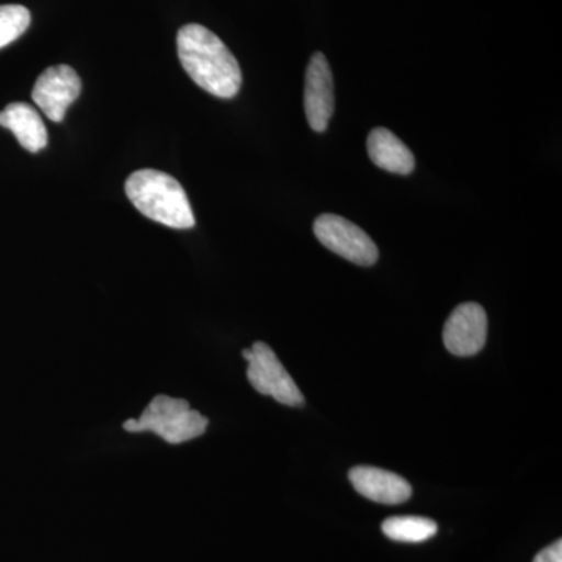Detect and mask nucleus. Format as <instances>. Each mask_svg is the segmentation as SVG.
<instances>
[{
	"label": "nucleus",
	"mask_w": 562,
	"mask_h": 562,
	"mask_svg": "<svg viewBox=\"0 0 562 562\" xmlns=\"http://www.w3.org/2000/svg\"><path fill=\"white\" fill-rule=\"evenodd\" d=\"M177 54L191 80L220 99H232L241 90L243 74L231 49L201 24L183 25L177 33Z\"/></svg>",
	"instance_id": "obj_1"
},
{
	"label": "nucleus",
	"mask_w": 562,
	"mask_h": 562,
	"mask_svg": "<svg viewBox=\"0 0 562 562\" xmlns=\"http://www.w3.org/2000/svg\"><path fill=\"white\" fill-rule=\"evenodd\" d=\"M303 105L310 127L317 133L327 131L335 113V90L330 65L321 52L313 55L306 68Z\"/></svg>",
	"instance_id": "obj_8"
},
{
	"label": "nucleus",
	"mask_w": 562,
	"mask_h": 562,
	"mask_svg": "<svg viewBox=\"0 0 562 562\" xmlns=\"http://www.w3.org/2000/svg\"><path fill=\"white\" fill-rule=\"evenodd\" d=\"M125 194L140 214L158 224L177 231L195 225L187 191L168 173L154 169L133 172L125 181Z\"/></svg>",
	"instance_id": "obj_2"
},
{
	"label": "nucleus",
	"mask_w": 562,
	"mask_h": 562,
	"mask_svg": "<svg viewBox=\"0 0 562 562\" xmlns=\"http://www.w3.org/2000/svg\"><path fill=\"white\" fill-rule=\"evenodd\" d=\"M243 357L249 362L247 379L255 391L269 395L281 405L302 406L305 403L297 384L268 344L255 342L251 349L243 350Z\"/></svg>",
	"instance_id": "obj_4"
},
{
	"label": "nucleus",
	"mask_w": 562,
	"mask_h": 562,
	"mask_svg": "<svg viewBox=\"0 0 562 562\" xmlns=\"http://www.w3.org/2000/svg\"><path fill=\"white\" fill-rule=\"evenodd\" d=\"M487 316L479 303H462L443 325V346L457 357H472L486 344Z\"/></svg>",
	"instance_id": "obj_7"
},
{
	"label": "nucleus",
	"mask_w": 562,
	"mask_h": 562,
	"mask_svg": "<svg viewBox=\"0 0 562 562\" xmlns=\"http://www.w3.org/2000/svg\"><path fill=\"white\" fill-rule=\"evenodd\" d=\"M80 92L79 74L70 66L57 65L41 74L33 87L32 99L52 122H61Z\"/></svg>",
	"instance_id": "obj_6"
},
{
	"label": "nucleus",
	"mask_w": 562,
	"mask_h": 562,
	"mask_svg": "<svg viewBox=\"0 0 562 562\" xmlns=\"http://www.w3.org/2000/svg\"><path fill=\"white\" fill-rule=\"evenodd\" d=\"M0 127L9 128L25 150L36 154L47 146V128L38 111L24 102L10 103L0 111Z\"/></svg>",
	"instance_id": "obj_10"
},
{
	"label": "nucleus",
	"mask_w": 562,
	"mask_h": 562,
	"mask_svg": "<svg viewBox=\"0 0 562 562\" xmlns=\"http://www.w3.org/2000/svg\"><path fill=\"white\" fill-rule=\"evenodd\" d=\"M314 235L333 254L358 266H373L379 260V249L371 236L353 222L336 214H322L314 221Z\"/></svg>",
	"instance_id": "obj_5"
},
{
	"label": "nucleus",
	"mask_w": 562,
	"mask_h": 562,
	"mask_svg": "<svg viewBox=\"0 0 562 562\" xmlns=\"http://www.w3.org/2000/svg\"><path fill=\"white\" fill-rule=\"evenodd\" d=\"M535 562H562V542L557 541L552 546L543 549L535 558Z\"/></svg>",
	"instance_id": "obj_14"
},
{
	"label": "nucleus",
	"mask_w": 562,
	"mask_h": 562,
	"mask_svg": "<svg viewBox=\"0 0 562 562\" xmlns=\"http://www.w3.org/2000/svg\"><path fill=\"white\" fill-rule=\"evenodd\" d=\"M209 428V419L191 409L184 398L157 395L151 398L139 419L124 422V430L131 432L151 431L168 443H183L199 438Z\"/></svg>",
	"instance_id": "obj_3"
},
{
	"label": "nucleus",
	"mask_w": 562,
	"mask_h": 562,
	"mask_svg": "<svg viewBox=\"0 0 562 562\" xmlns=\"http://www.w3.org/2000/svg\"><path fill=\"white\" fill-rule=\"evenodd\" d=\"M31 11L22 5H0V49L20 38L31 27Z\"/></svg>",
	"instance_id": "obj_13"
},
{
	"label": "nucleus",
	"mask_w": 562,
	"mask_h": 562,
	"mask_svg": "<svg viewBox=\"0 0 562 562\" xmlns=\"http://www.w3.org/2000/svg\"><path fill=\"white\" fill-rule=\"evenodd\" d=\"M349 479L358 494L383 505H401L409 501L413 494L412 484L397 473L384 469L360 465L351 469Z\"/></svg>",
	"instance_id": "obj_9"
},
{
	"label": "nucleus",
	"mask_w": 562,
	"mask_h": 562,
	"mask_svg": "<svg viewBox=\"0 0 562 562\" xmlns=\"http://www.w3.org/2000/svg\"><path fill=\"white\" fill-rule=\"evenodd\" d=\"M368 154L383 171L408 176L416 168L413 151L387 128H373L368 138Z\"/></svg>",
	"instance_id": "obj_11"
},
{
	"label": "nucleus",
	"mask_w": 562,
	"mask_h": 562,
	"mask_svg": "<svg viewBox=\"0 0 562 562\" xmlns=\"http://www.w3.org/2000/svg\"><path fill=\"white\" fill-rule=\"evenodd\" d=\"M382 530L392 541L424 542L438 532V525L425 517H391L383 524Z\"/></svg>",
	"instance_id": "obj_12"
}]
</instances>
